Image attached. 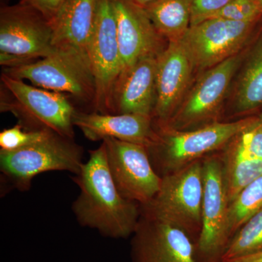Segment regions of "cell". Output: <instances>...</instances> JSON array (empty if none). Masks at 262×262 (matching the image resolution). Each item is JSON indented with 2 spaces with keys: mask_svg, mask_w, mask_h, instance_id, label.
I'll return each instance as SVG.
<instances>
[{
  "mask_svg": "<svg viewBox=\"0 0 262 262\" xmlns=\"http://www.w3.org/2000/svg\"><path fill=\"white\" fill-rule=\"evenodd\" d=\"M51 24L38 10L18 3L0 9V53L34 62L53 54Z\"/></svg>",
  "mask_w": 262,
  "mask_h": 262,
  "instance_id": "cell-11",
  "label": "cell"
},
{
  "mask_svg": "<svg viewBox=\"0 0 262 262\" xmlns=\"http://www.w3.org/2000/svg\"><path fill=\"white\" fill-rule=\"evenodd\" d=\"M152 118L135 114H101L76 110L73 123L90 141L115 139L147 148L156 137Z\"/></svg>",
  "mask_w": 262,
  "mask_h": 262,
  "instance_id": "cell-16",
  "label": "cell"
},
{
  "mask_svg": "<svg viewBox=\"0 0 262 262\" xmlns=\"http://www.w3.org/2000/svg\"><path fill=\"white\" fill-rule=\"evenodd\" d=\"M203 200L201 235L196 245L198 262H221L229 243V200L221 155L203 159Z\"/></svg>",
  "mask_w": 262,
  "mask_h": 262,
  "instance_id": "cell-8",
  "label": "cell"
},
{
  "mask_svg": "<svg viewBox=\"0 0 262 262\" xmlns=\"http://www.w3.org/2000/svg\"><path fill=\"white\" fill-rule=\"evenodd\" d=\"M192 0H158L145 12L155 29L168 42L181 40L191 26Z\"/></svg>",
  "mask_w": 262,
  "mask_h": 262,
  "instance_id": "cell-19",
  "label": "cell"
},
{
  "mask_svg": "<svg viewBox=\"0 0 262 262\" xmlns=\"http://www.w3.org/2000/svg\"><path fill=\"white\" fill-rule=\"evenodd\" d=\"M51 130H27L20 124L0 133V151H14L42 139Z\"/></svg>",
  "mask_w": 262,
  "mask_h": 262,
  "instance_id": "cell-25",
  "label": "cell"
},
{
  "mask_svg": "<svg viewBox=\"0 0 262 262\" xmlns=\"http://www.w3.org/2000/svg\"><path fill=\"white\" fill-rule=\"evenodd\" d=\"M221 262H262V251L247 256L222 260Z\"/></svg>",
  "mask_w": 262,
  "mask_h": 262,
  "instance_id": "cell-29",
  "label": "cell"
},
{
  "mask_svg": "<svg viewBox=\"0 0 262 262\" xmlns=\"http://www.w3.org/2000/svg\"><path fill=\"white\" fill-rule=\"evenodd\" d=\"M260 20L237 22L222 18L206 19L190 26L179 42L194 70H208L238 54Z\"/></svg>",
  "mask_w": 262,
  "mask_h": 262,
  "instance_id": "cell-10",
  "label": "cell"
},
{
  "mask_svg": "<svg viewBox=\"0 0 262 262\" xmlns=\"http://www.w3.org/2000/svg\"><path fill=\"white\" fill-rule=\"evenodd\" d=\"M1 83V111L14 115L25 130H51L74 139L76 110L64 94L29 85L5 73Z\"/></svg>",
  "mask_w": 262,
  "mask_h": 262,
  "instance_id": "cell-4",
  "label": "cell"
},
{
  "mask_svg": "<svg viewBox=\"0 0 262 262\" xmlns=\"http://www.w3.org/2000/svg\"><path fill=\"white\" fill-rule=\"evenodd\" d=\"M253 1L256 3V5H257L258 8H259L262 12V0H253Z\"/></svg>",
  "mask_w": 262,
  "mask_h": 262,
  "instance_id": "cell-31",
  "label": "cell"
},
{
  "mask_svg": "<svg viewBox=\"0 0 262 262\" xmlns=\"http://www.w3.org/2000/svg\"><path fill=\"white\" fill-rule=\"evenodd\" d=\"M261 210L262 175L244 188L229 203L227 231L229 241L250 218Z\"/></svg>",
  "mask_w": 262,
  "mask_h": 262,
  "instance_id": "cell-21",
  "label": "cell"
},
{
  "mask_svg": "<svg viewBox=\"0 0 262 262\" xmlns=\"http://www.w3.org/2000/svg\"><path fill=\"white\" fill-rule=\"evenodd\" d=\"M260 251H262V210L250 218L234 234L226 248L222 261Z\"/></svg>",
  "mask_w": 262,
  "mask_h": 262,
  "instance_id": "cell-23",
  "label": "cell"
},
{
  "mask_svg": "<svg viewBox=\"0 0 262 262\" xmlns=\"http://www.w3.org/2000/svg\"><path fill=\"white\" fill-rule=\"evenodd\" d=\"M89 153V160L72 179L80 189L72 211L82 227L96 229L105 237L126 238L139 223L140 205L119 192L108 167L104 143Z\"/></svg>",
  "mask_w": 262,
  "mask_h": 262,
  "instance_id": "cell-1",
  "label": "cell"
},
{
  "mask_svg": "<svg viewBox=\"0 0 262 262\" xmlns=\"http://www.w3.org/2000/svg\"><path fill=\"white\" fill-rule=\"evenodd\" d=\"M99 0H66L51 22L53 44L57 49L71 50L87 56V48Z\"/></svg>",
  "mask_w": 262,
  "mask_h": 262,
  "instance_id": "cell-18",
  "label": "cell"
},
{
  "mask_svg": "<svg viewBox=\"0 0 262 262\" xmlns=\"http://www.w3.org/2000/svg\"><path fill=\"white\" fill-rule=\"evenodd\" d=\"M123 70L165 49L163 39L141 7L130 0H111Z\"/></svg>",
  "mask_w": 262,
  "mask_h": 262,
  "instance_id": "cell-14",
  "label": "cell"
},
{
  "mask_svg": "<svg viewBox=\"0 0 262 262\" xmlns=\"http://www.w3.org/2000/svg\"><path fill=\"white\" fill-rule=\"evenodd\" d=\"M3 73L30 81L36 87L71 94L79 101L94 105L96 85L89 58L77 52L57 49L53 54L28 64L5 68Z\"/></svg>",
  "mask_w": 262,
  "mask_h": 262,
  "instance_id": "cell-6",
  "label": "cell"
},
{
  "mask_svg": "<svg viewBox=\"0 0 262 262\" xmlns=\"http://www.w3.org/2000/svg\"><path fill=\"white\" fill-rule=\"evenodd\" d=\"M262 12L253 0H232L209 18H222L237 22L257 21Z\"/></svg>",
  "mask_w": 262,
  "mask_h": 262,
  "instance_id": "cell-26",
  "label": "cell"
},
{
  "mask_svg": "<svg viewBox=\"0 0 262 262\" xmlns=\"http://www.w3.org/2000/svg\"><path fill=\"white\" fill-rule=\"evenodd\" d=\"M134 4L138 5V6L141 7L143 9H145L150 5L158 1V0H130Z\"/></svg>",
  "mask_w": 262,
  "mask_h": 262,
  "instance_id": "cell-30",
  "label": "cell"
},
{
  "mask_svg": "<svg viewBox=\"0 0 262 262\" xmlns=\"http://www.w3.org/2000/svg\"><path fill=\"white\" fill-rule=\"evenodd\" d=\"M203 160L162 177L159 191L141 206V214L185 232L195 246L201 235L203 200Z\"/></svg>",
  "mask_w": 262,
  "mask_h": 262,
  "instance_id": "cell-5",
  "label": "cell"
},
{
  "mask_svg": "<svg viewBox=\"0 0 262 262\" xmlns=\"http://www.w3.org/2000/svg\"><path fill=\"white\" fill-rule=\"evenodd\" d=\"M110 172L119 192L140 206L159 191L162 178L155 171L146 146L115 139L102 141Z\"/></svg>",
  "mask_w": 262,
  "mask_h": 262,
  "instance_id": "cell-12",
  "label": "cell"
},
{
  "mask_svg": "<svg viewBox=\"0 0 262 262\" xmlns=\"http://www.w3.org/2000/svg\"><path fill=\"white\" fill-rule=\"evenodd\" d=\"M257 117L234 122H216L194 130L179 131L160 127L152 144L147 147L150 160L160 177L180 170L209 153L225 148Z\"/></svg>",
  "mask_w": 262,
  "mask_h": 262,
  "instance_id": "cell-2",
  "label": "cell"
},
{
  "mask_svg": "<svg viewBox=\"0 0 262 262\" xmlns=\"http://www.w3.org/2000/svg\"><path fill=\"white\" fill-rule=\"evenodd\" d=\"M234 101L235 112L238 114L250 113L262 106V37L245 66Z\"/></svg>",
  "mask_w": 262,
  "mask_h": 262,
  "instance_id": "cell-20",
  "label": "cell"
},
{
  "mask_svg": "<svg viewBox=\"0 0 262 262\" xmlns=\"http://www.w3.org/2000/svg\"><path fill=\"white\" fill-rule=\"evenodd\" d=\"M82 149L72 139L54 132L40 141L14 151H0L1 182L4 192L29 190L33 179L49 171L77 174L83 165Z\"/></svg>",
  "mask_w": 262,
  "mask_h": 262,
  "instance_id": "cell-3",
  "label": "cell"
},
{
  "mask_svg": "<svg viewBox=\"0 0 262 262\" xmlns=\"http://www.w3.org/2000/svg\"><path fill=\"white\" fill-rule=\"evenodd\" d=\"M194 70L182 43L168 42L158 57L157 101L154 117L159 125L165 123L177 111L189 85Z\"/></svg>",
  "mask_w": 262,
  "mask_h": 262,
  "instance_id": "cell-15",
  "label": "cell"
},
{
  "mask_svg": "<svg viewBox=\"0 0 262 262\" xmlns=\"http://www.w3.org/2000/svg\"><path fill=\"white\" fill-rule=\"evenodd\" d=\"M232 0H192L191 26L206 20Z\"/></svg>",
  "mask_w": 262,
  "mask_h": 262,
  "instance_id": "cell-27",
  "label": "cell"
},
{
  "mask_svg": "<svg viewBox=\"0 0 262 262\" xmlns=\"http://www.w3.org/2000/svg\"><path fill=\"white\" fill-rule=\"evenodd\" d=\"M229 203L250 183L262 175V160L220 155Z\"/></svg>",
  "mask_w": 262,
  "mask_h": 262,
  "instance_id": "cell-22",
  "label": "cell"
},
{
  "mask_svg": "<svg viewBox=\"0 0 262 262\" xmlns=\"http://www.w3.org/2000/svg\"><path fill=\"white\" fill-rule=\"evenodd\" d=\"M132 262H198L196 246L182 229L141 215L133 234Z\"/></svg>",
  "mask_w": 262,
  "mask_h": 262,
  "instance_id": "cell-13",
  "label": "cell"
},
{
  "mask_svg": "<svg viewBox=\"0 0 262 262\" xmlns=\"http://www.w3.org/2000/svg\"><path fill=\"white\" fill-rule=\"evenodd\" d=\"M65 2L66 0H20L19 3L38 10L51 23Z\"/></svg>",
  "mask_w": 262,
  "mask_h": 262,
  "instance_id": "cell-28",
  "label": "cell"
},
{
  "mask_svg": "<svg viewBox=\"0 0 262 262\" xmlns=\"http://www.w3.org/2000/svg\"><path fill=\"white\" fill-rule=\"evenodd\" d=\"M158 57H148L122 71L113 92V114L154 117Z\"/></svg>",
  "mask_w": 262,
  "mask_h": 262,
  "instance_id": "cell-17",
  "label": "cell"
},
{
  "mask_svg": "<svg viewBox=\"0 0 262 262\" xmlns=\"http://www.w3.org/2000/svg\"><path fill=\"white\" fill-rule=\"evenodd\" d=\"M87 56L96 85L95 113L113 114V92L123 67L111 0H99Z\"/></svg>",
  "mask_w": 262,
  "mask_h": 262,
  "instance_id": "cell-7",
  "label": "cell"
},
{
  "mask_svg": "<svg viewBox=\"0 0 262 262\" xmlns=\"http://www.w3.org/2000/svg\"><path fill=\"white\" fill-rule=\"evenodd\" d=\"M222 154L246 159L262 160V117L234 138Z\"/></svg>",
  "mask_w": 262,
  "mask_h": 262,
  "instance_id": "cell-24",
  "label": "cell"
},
{
  "mask_svg": "<svg viewBox=\"0 0 262 262\" xmlns=\"http://www.w3.org/2000/svg\"><path fill=\"white\" fill-rule=\"evenodd\" d=\"M239 54L208 69L200 77L187 99L165 123L159 126L171 130H194L216 122L229 83L238 68Z\"/></svg>",
  "mask_w": 262,
  "mask_h": 262,
  "instance_id": "cell-9",
  "label": "cell"
}]
</instances>
